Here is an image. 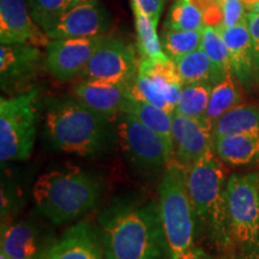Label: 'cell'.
I'll return each instance as SVG.
<instances>
[{
  "label": "cell",
  "instance_id": "obj_1",
  "mask_svg": "<svg viewBox=\"0 0 259 259\" xmlns=\"http://www.w3.org/2000/svg\"><path fill=\"white\" fill-rule=\"evenodd\" d=\"M100 227L106 259H171L158 203H114Z\"/></svg>",
  "mask_w": 259,
  "mask_h": 259
},
{
  "label": "cell",
  "instance_id": "obj_2",
  "mask_svg": "<svg viewBox=\"0 0 259 259\" xmlns=\"http://www.w3.org/2000/svg\"><path fill=\"white\" fill-rule=\"evenodd\" d=\"M113 118L94 111L78 99H64L50 107L46 134L64 153L88 157L106 153L116 137Z\"/></svg>",
  "mask_w": 259,
  "mask_h": 259
},
{
  "label": "cell",
  "instance_id": "obj_3",
  "mask_svg": "<svg viewBox=\"0 0 259 259\" xmlns=\"http://www.w3.org/2000/svg\"><path fill=\"white\" fill-rule=\"evenodd\" d=\"M186 185L197 229L220 252L234 248L229 229L225 169L210 151L186 168Z\"/></svg>",
  "mask_w": 259,
  "mask_h": 259
},
{
  "label": "cell",
  "instance_id": "obj_4",
  "mask_svg": "<svg viewBox=\"0 0 259 259\" xmlns=\"http://www.w3.org/2000/svg\"><path fill=\"white\" fill-rule=\"evenodd\" d=\"M101 183L80 170H53L35 181V205L54 225L74 221L96 205L101 197Z\"/></svg>",
  "mask_w": 259,
  "mask_h": 259
},
{
  "label": "cell",
  "instance_id": "obj_5",
  "mask_svg": "<svg viewBox=\"0 0 259 259\" xmlns=\"http://www.w3.org/2000/svg\"><path fill=\"white\" fill-rule=\"evenodd\" d=\"M158 208L171 259H210L197 244V226L186 185V169L169 162L158 185Z\"/></svg>",
  "mask_w": 259,
  "mask_h": 259
},
{
  "label": "cell",
  "instance_id": "obj_6",
  "mask_svg": "<svg viewBox=\"0 0 259 259\" xmlns=\"http://www.w3.org/2000/svg\"><path fill=\"white\" fill-rule=\"evenodd\" d=\"M229 229L241 259H259V171L227 180Z\"/></svg>",
  "mask_w": 259,
  "mask_h": 259
},
{
  "label": "cell",
  "instance_id": "obj_7",
  "mask_svg": "<svg viewBox=\"0 0 259 259\" xmlns=\"http://www.w3.org/2000/svg\"><path fill=\"white\" fill-rule=\"evenodd\" d=\"M36 89L0 100V160L24 161L36 137L38 111Z\"/></svg>",
  "mask_w": 259,
  "mask_h": 259
},
{
  "label": "cell",
  "instance_id": "obj_8",
  "mask_svg": "<svg viewBox=\"0 0 259 259\" xmlns=\"http://www.w3.org/2000/svg\"><path fill=\"white\" fill-rule=\"evenodd\" d=\"M115 131L125 156L139 170L154 173L171 161L173 145L136 116L119 113L115 118Z\"/></svg>",
  "mask_w": 259,
  "mask_h": 259
},
{
  "label": "cell",
  "instance_id": "obj_9",
  "mask_svg": "<svg viewBox=\"0 0 259 259\" xmlns=\"http://www.w3.org/2000/svg\"><path fill=\"white\" fill-rule=\"evenodd\" d=\"M138 65L131 44L106 35L80 74L85 79L128 85L137 76Z\"/></svg>",
  "mask_w": 259,
  "mask_h": 259
},
{
  "label": "cell",
  "instance_id": "obj_10",
  "mask_svg": "<svg viewBox=\"0 0 259 259\" xmlns=\"http://www.w3.org/2000/svg\"><path fill=\"white\" fill-rule=\"evenodd\" d=\"M112 25L109 12L100 0H80L47 29L51 40L105 36Z\"/></svg>",
  "mask_w": 259,
  "mask_h": 259
},
{
  "label": "cell",
  "instance_id": "obj_11",
  "mask_svg": "<svg viewBox=\"0 0 259 259\" xmlns=\"http://www.w3.org/2000/svg\"><path fill=\"white\" fill-rule=\"evenodd\" d=\"M105 36L51 40L45 59L48 72L61 82L80 74Z\"/></svg>",
  "mask_w": 259,
  "mask_h": 259
},
{
  "label": "cell",
  "instance_id": "obj_12",
  "mask_svg": "<svg viewBox=\"0 0 259 259\" xmlns=\"http://www.w3.org/2000/svg\"><path fill=\"white\" fill-rule=\"evenodd\" d=\"M51 38L32 19L25 0H0L2 45L27 44L46 47Z\"/></svg>",
  "mask_w": 259,
  "mask_h": 259
},
{
  "label": "cell",
  "instance_id": "obj_13",
  "mask_svg": "<svg viewBox=\"0 0 259 259\" xmlns=\"http://www.w3.org/2000/svg\"><path fill=\"white\" fill-rule=\"evenodd\" d=\"M42 60L38 47L27 44L2 45L0 82L3 90L15 93L36 76Z\"/></svg>",
  "mask_w": 259,
  "mask_h": 259
},
{
  "label": "cell",
  "instance_id": "obj_14",
  "mask_svg": "<svg viewBox=\"0 0 259 259\" xmlns=\"http://www.w3.org/2000/svg\"><path fill=\"white\" fill-rule=\"evenodd\" d=\"M173 141L177 149V162L184 168L213 151L211 127L205 120L173 114Z\"/></svg>",
  "mask_w": 259,
  "mask_h": 259
},
{
  "label": "cell",
  "instance_id": "obj_15",
  "mask_svg": "<svg viewBox=\"0 0 259 259\" xmlns=\"http://www.w3.org/2000/svg\"><path fill=\"white\" fill-rule=\"evenodd\" d=\"M225 40L232 60V71L242 87L250 88L259 80V57L247 21L232 28L218 29Z\"/></svg>",
  "mask_w": 259,
  "mask_h": 259
},
{
  "label": "cell",
  "instance_id": "obj_16",
  "mask_svg": "<svg viewBox=\"0 0 259 259\" xmlns=\"http://www.w3.org/2000/svg\"><path fill=\"white\" fill-rule=\"evenodd\" d=\"M2 253L11 259H45L52 244L31 223L18 222L2 227Z\"/></svg>",
  "mask_w": 259,
  "mask_h": 259
},
{
  "label": "cell",
  "instance_id": "obj_17",
  "mask_svg": "<svg viewBox=\"0 0 259 259\" xmlns=\"http://www.w3.org/2000/svg\"><path fill=\"white\" fill-rule=\"evenodd\" d=\"M74 97L94 111L114 118L127 97V85L103 80L85 79L74 88Z\"/></svg>",
  "mask_w": 259,
  "mask_h": 259
},
{
  "label": "cell",
  "instance_id": "obj_18",
  "mask_svg": "<svg viewBox=\"0 0 259 259\" xmlns=\"http://www.w3.org/2000/svg\"><path fill=\"white\" fill-rule=\"evenodd\" d=\"M102 253L92 227L80 222L52 244L45 259H102Z\"/></svg>",
  "mask_w": 259,
  "mask_h": 259
},
{
  "label": "cell",
  "instance_id": "obj_19",
  "mask_svg": "<svg viewBox=\"0 0 259 259\" xmlns=\"http://www.w3.org/2000/svg\"><path fill=\"white\" fill-rule=\"evenodd\" d=\"M213 151L233 167H252L259 163V135H227L213 139Z\"/></svg>",
  "mask_w": 259,
  "mask_h": 259
},
{
  "label": "cell",
  "instance_id": "obj_20",
  "mask_svg": "<svg viewBox=\"0 0 259 259\" xmlns=\"http://www.w3.org/2000/svg\"><path fill=\"white\" fill-rule=\"evenodd\" d=\"M212 138L227 135H259V105H239L225 113L211 130Z\"/></svg>",
  "mask_w": 259,
  "mask_h": 259
},
{
  "label": "cell",
  "instance_id": "obj_21",
  "mask_svg": "<svg viewBox=\"0 0 259 259\" xmlns=\"http://www.w3.org/2000/svg\"><path fill=\"white\" fill-rule=\"evenodd\" d=\"M176 64L184 85L197 82H208L215 87L227 74L215 66L202 48L180 58Z\"/></svg>",
  "mask_w": 259,
  "mask_h": 259
},
{
  "label": "cell",
  "instance_id": "obj_22",
  "mask_svg": "<svg viewBox=\"0 0 259 259\" xmlns=\"http://www.w3.org/2000/svg\"><path fill=\"white\" fill-rule=\"evenodd\" d=\"M136 116L138 120L155 130L163 137L170 145L174 147L173 141V115L163 109L151 105V103L137 100L127 94L125 102L122 103L121 111Z\"/></svg>",
  "mask_w": 259,
  "mask_h": 259
},
{
  "label": "cell",
  "instance_id": "obj_23",
  "mask_svg": "<svg viewBox=\"0 0 259 259\" xmlns=\"http://www.w3.org/2000/svg\"><path fill=\"white\" fill-rule=\"evenodd\" d=\"M239 80L234 77L233 71L228 72L221 82L212 88L210 95L205 120L212 130V126L221 116L234 107L239 106L242 101L241 89Z\"/></svg>",
  "mask_w": 259,
  "mask_h": 259
},
{
  "label": "cell",
  "instance_id": "obj_24",
  "mask_svg": "<svg viewBox=\"0 0 259 259\" xmlns=\"http://www.w3.org/2000/svg\"><path fill=\"white\" fill-rule=\"evenodd\" d=\"M131 2V9L135 16L136 32H137V47L141 57L154 61H167L170 58L164 53L162 48L161 38L156 32L157 25L145 15L135 2Z\"/></svg>",
  "mask_w": 259,
  "mask_h": 259
},
{
  "label": "cell",
  "instance_id": "obj_25",
  "mask_svg": "<svg viewBox=\"0 0 259 259\" xmlns=\"http://www.w3.org/2000/svg\"><path fill=\"white\" fill-rule=\"evenodd\" d=\"M212 88V84L208 82H197L184 85L179 101L177 103L176 113L189 118L205 120Z\"/></svg>",
  "mask_w": 259,
  "mask_h": 259
},
{
  "label": "cell",
  "instance_id": "obj_26",
  "mask_svg": "<svg viewBox=\"0 0 259 259\" xmlns=\"http://www.w3.org/2000/svg\"><path fill=\"white\" fill-rule=\"evenodd\" d=\"M202 30L185 31L164 28L161 35V44L164 53L171 60L177 61L180 58L199 50L202 46Z\"/></svg>",
  "mask_w": 259,
  "mask_h": 259
},
{
  "label": "cell",
  "instance_id": "obj_27",
  "mask_svg": "<svg viewBox=\"0 0 259 259\" xmlns=\"http://www.w3.org/2000/svg\"><path fill=\"white\" fill-rule=\"evenodd\" d=\"M164 28L185 31L202 30L204 28L203 12L189 0H176L167 16Z\"/></svg>",
  "mask_w": 259,
  "mask_h": 259
},
{
  "label": "cell",
  "instance_id": "obj_28",
  "mask_svg": "<svg viewBox=\"0 0 259 259\" xmlns=\"http://www.w3.org/2000/svg\"><path fill=\"white\" fill-rule=\"evenodd\" d=\"M80 0H27L34 22L46 31L64 12L79 3Z\"/></svg>",
  "mask_w": 259,
  "mask_h": 259
},
{
  "label": "cell",
  "instance_id": "obj_29",
  "mask_svg": "<svg viewBox=\"0 0 259 259\" xmlns=\"http://www.w3.org/2000/svg\"><path fill=\"white\" fill-rule=\"evenodd\" d=\"M202 46L200 48L208 54V57L215 64L219 70L223 73H228L232 71V60L228 48L221 32L216 28L204 25L202 30Z\"/></svg>",
  "mask_w": 259,
  "mask_h": 259
},
{
  "label": "cell",
  "instance_id": "obj_30",
  "mask_svg": "<svg viewBox=\"0 0 259 259\" xmlns=\"http://www.w3.org/2000/svg\"><path fill=\"white\" fill-rule=\"evenodd\" d=\"M223 12V28H232L247 21V14L241 0H219Z\"/></svg>",
  "mask_w": 259,
  "mask_h": 259
},
{
  "label": "cell",
  "instance_id": "obj_31",
  "mask_svg": "<svg viewBox=\"0 0 259 259\" xmlns=\"http://www.w3.org/2000/svg\"><path fill=\"white\" fill-rule=\"evenodd\" d=\"M132 2H135L145 15L153 19L155 24H158L166 0H132Z\"/></svg>",
  "mask_w": 259,
  "mask_h": 259
},
{
  "label": "cell",
  "instance_id": "obj_32",
  "mask_svg": "<svg viewBox=\"0 0 259 259\" xmlns=\"http://www.w3.org/2000/svg\"><path fill=\"white\" fill-rule=\"evenodd\" d=\"M247 24L248 29H250L252 40H253V45L257 54L259 57V14H252L248 12L247 14Z\"/></svg>",
  "mask_w": 259,
  "mask_h": 259
},
{
  "label": "cell",
  "instance_id": "obj_33",
  "mask_svg": "<svg viewBox=\"0 0 259 259\" xmlns=\"http://www.w3.org/2000/svg\"><path fill=\"white\" fill-rule=\"evenodd\" d=\"M189 2L193 6H196L197 9L200 10V11L204 14V12H205L206 10L210 8V6H212L213 4H215L218 0H189Z\"/></svg>",
  "mask_w": 259,
  "mask_h": 259
},
{
  "label": "cell",
  "instance_id": "obj_34",
  "mask_svg": "<svg viewBox=\"0 0 259 259\" xmlns=\"http://www.w3.org/2000/svg\"><path fill=\"white\" fill-rule=\"evenodd\" d=\"M246 10H247V12H252V14H259V2L255 3L254 5L250 6V8H247Z\"/></svg>",
  "mask_w": 259,
  "mask_h": 259
},
{
  "label": "cell",
  "instance_id": "obj_35",
  "mask_svg": "<svg viewBox=\"0 0 259 259\" xmlns=\"http://www.w3.org/2000/svg\"><path fill=\"white\" fill-rule=\"evenodd\" d=\"M241 2H242V4L245 5V8L247 9V8H250V6L254 5L255 3H258L259 0H241Z\"/></svg>",
  "mask_w": 259,
  "mask_h": 259
},
{
  "label": "cell",
  "instance_id": "obj_36",
  "mask_svg": "<svg viewBox=\"0 0 259 259\" xmlns=\"http://www.w3.org/2000/svg\"><path fill=\"white\" fill-rule=\"evenodd\" d=\"M0 259H11V258H9L8 255H5L4 253H2V254H0Z\"/></svg>",
  "mask_w": 259,
  "mask_h": 259
}]
</instances>
